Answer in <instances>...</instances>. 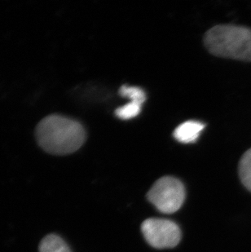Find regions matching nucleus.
<instances>
[{
    "instance_id": "1",
    "label": "nucleus",
    "mask_w": 251,
    "mask_h": 252,
    "mask_svg": "<svg viewBox=\"0 0 251 252\" xmlns=\"http://www.w3.org/2000/svg\"><path fill=\"white\" fill-rule=\"evenodd\" d=\"M35 134L39 146L53 155L73 154L87 138L85 128L79 122L58 114L44 118L36 127Z\"/></svg>"
},
{
    "instance_id": "7",
    "label": "nucleus",
    "mask_w": 251,
    "mask_h": 252,
    "mask_svg": "<svg viewBox=\"0 0 251 252\" xmlns=\"http://www.w3.org/2000/svg\"><path fill=\"white\" fill-rule=\"evenodd\" d=\"M238 169L242 185L251 192V148L242 155Z\"/></svg>"
},
{
    "instance_id": "2",
    "label": "nucleus",
    "mask_w": 251,
    "mask_h": 252,
    "mask_svg": "<svg viewBox=\"0 0 251 252\" xmlns=\"http://www.w3.org/2000/svg\"><path fill=\"white\" fill-rule=\"evenodd\" d=\"M204 44L216 57L251 62V29L219 25L205 33Z\"/></svg>"
},
{
    "instance_id": "3",
    "label": "nucleus",
    "mask_w": 251,
    "mask_h": 252,
    "mask_svg": "<svg viewBox=\"0 0 251 252\" xmlns=\"http://www.w3.org/2000/svg\"><path fill=\"white\" fill-rule=\"evenodd\" d=\"M186 197L185 186L173 176L158 179L147 193V198L157 211L172 214L181 208Z\"/></svg>"
},
{
    "instance_id": "8",
    "label": "nucleus",
    "mask_w": 251,
    "mask_h": 252,
    "mask_svg": "<svg viewBox=\"0 0 251 252\" xmlns=\"http://www.w3.org/2000/svg\"><path fill=\"white\" fill-rule=\"evenodd\" d=\"M119 94L124 97L130 99V101L140 103L143 105L146 100V94L142 88L135 86H122Z\"/></svg>"
},
{
    "instance_id": "6",
    "label": "nucleus",
    "mask_w": 251,
    "mask_h": 252,
    "mask_svg": "<svg viewBox=\"0 0 251 252\" xmlns=\"http://www.w3.org/2000/svg\"><path fill=\"white\" fill-rule=\"evenodd\" d=\"M39 252H72L63 238L57 234H49L41 241Z\"/></svg>"
},
{
    "instance_id": "9",
    "label": "nucleus",
    "mask_w": 251,
    "mask_h": 252,
    "mask_svg": "<svg viewBox=\"0 0 251 252\" xmlns=\"http://www.w3.org/2000/svg\"><path fill=\"white\" fill-rule=\"evenodd\" d=\"M141 106L142 105L140 103L130 101L126 105L117 109L115 114L118 118L123 120L134 119L140 114Z\"/></svg>"
},
{
    "instance_id": "5",
    "label": "nucleus",
    "mask_w": 251,
    "mask_h": 252,
    "mask_svg": "<svg viewBox=\"0 0 251 252\" xmlns=\"http://www.w3.org/2000/svg\"><path fill=\"white\" fill-rule=\"evenodd\" d=\"M206 125L199 121L189 120L180 124L174 131V138L184 144L193 143L198 139Z\"/></svg>"
},
{
    "instance_id": "4",
    "label": "nucleus",
    "mask_w": 251,
    "mask_h": 252,
    "mask_svg": "<svg viewBox=\"0 0 251 252\" xmlns=\"http://www.w3.org/2000/svg\"><path fill=\"white\" fill-rule=\"evenodd\" d=\"M145 240L156 249L173 248L181 240V230L176 223L170 220L150 218L141 224Z\"/></svg>"
}]
</instances>
